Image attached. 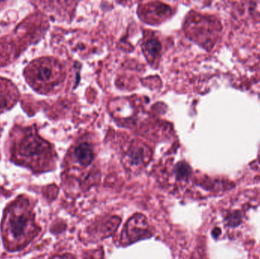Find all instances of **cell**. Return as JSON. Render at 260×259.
Segmentation results:
<instances>
[{
  "instance_id": "cell-1",
  "label": "cell",
  "mask_w": 260,
  "mask_h": 259,
  "mask_svg": "<svg viewBox=\"0 0 260 259\" xmlns=\"http://www.w3.org/2000/svg\"><path fill=\"white\" fill-rule=\"evenodd\" d=\"M33 204L24 196H18L6 208L2 222L5 248L10 252L24 249L39 234Z\"/></svg>"
},
{
  "instance_id": "cell-2",
  "label": "cell",
  "mask_w": 260,
  "mask_h": 259,
  "mask_svg": "<svg viewBox=\"0 0 260 259\" xmlns=\"http://www.w3.org/2000/svg\"><path fill=\"white\" fill-rule=\"evenodd\" d=\"M14 157L18 164L38 171L49 167L53 152L48 143L30 131L17 144Z\"/></svg>"
},
{
  "instance_id": "cell-3",
  "label": "cell",
  "mask_w": 260,
  "mask_h": 259,
  "mask_svg": "<svg viewBox=\"0 0 260 259\" xmlns=\"http://www.w3.org/2000/svg\"><path fill=\"white\" fill-rule=\"evenodd\" d=\"M28 67L27 74L30 84L43 93L54 91L65 79L63 67L51 58L38 59Z\"/></svg>"
},
{
  "instance_id": "cell-4",
  "label": "cell",
  "mask_w": 260,
  "mask_h": 259,
  "mask_svg": "<svg viewBox=\"0 0 260 259\" xmlns=\"http://www.w3.org/2000/svg\"><path fill=\"white\" fill-rule=\"evenodd\" d=\"M148 229L149 226L145 216L136 214L128 221L125 233L132 243L144 238L145 236L148 235Z\"/></svg>"
},
{
  "instance_id": "cell-5",
  "label": "cell",
  "mask_w": 260,
  "mask_h": 259,
  "mask_svg": "<svg viewBox=\"0 0 260 259\" xmlns=\"http://www.w3.org/2000/svg\"><path fill=\"white\" fill-rule=\"evenodd\" d=\"M73 157L82 167H88L94 159V149L88 141H80L73 149Z\"/></svg>"
},
{
  "instance_id": "cell-6",
  "label": "cell",
  "mask_w": 260,
  "mask_h": 259,
  "mask_svg": "<svg viewBox=\"0 0 260 259\" xmlns=\"http://www.w3.org/2000/svg\"><path fill=\"white\" fill-rule=\"evenodd\" d=\"M145 6L146 7L143 8V12L140 13L143 14V18H148V21L150 22L161 21L171 14V9L168 6L162 3H151Z\"/></svg>"
},
{
  "instance_id": "cell-7",
  "label": "cell",
  "mask_w": 260,
  "mask_h": 259,
  "mask_svg": "<svg viewBox=\"0 0 260 259\" xmlns=\"http://www.w3.org/2000/svg\"><path fill=\"white\" fill-rule=\"evenodd\" d=\"M161 45L158 39L154 36H149L143 44V51L150 61H154L160 54Z\"/></svg>"
},
{
  "instance_id": "cell-8",
  "label": "cell",
  "mask_w": 260,
  "mask_h": 259,
  "mask_svg": "<svg viewBox=\"0 0 260 259\" xmlns=\"http://www.w3.org/2000/svg\"><path fill=\"white\" fill-rule=\"evenodd\" d=\"M129 157L132 164L139 165L145 161V158H148V153L145 152L142 146H136L129 151Z\"/></svg>"
},
{
  "instance_id": "cell-9",
  "label": "cell",
  "mask_w": 260,
  "mask_h": 259,
  "mask_svg": "<svg viewBox=\"0 0 260 259\" xmlns=\"http://www.w3.org/2000/svg\"><path fill=\"white\" fill-rule=\"evenodd\" d=\"M175 172L177 177L181 179V178L187 177L190 173V170L186 164H180L176 167Z\"/></svg>"
},
{
  "instance_id": "cell-10",
  "label": "cell",
  "mask_w": 260,
  "mask_h": 259,
  "mask_svg": "<svg viewBox=\"0 0 260 259\" xmlns=\"http://www.w3.org/2000/svg\"><path fill=\"white\" fill-rule=\"evenodd\" d=\"M50 259H76L74 256L72 255H57V256L53 257V258Z\"/></svg>"
}]
</instances>
